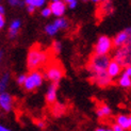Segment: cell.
<instances>
[{
	"mask_svg": "<svg viewBox=\"0 0 131 131\" xmlns=\"http://www.w3.org/2000/svg\"><path fill=\"white\" fill-rule=\"evenodd\" d=\"M51 61V53L40 45H33L27 54V68L29 70H36L45 67Z\"/></svg>",
	"mask_w": 131,
	"mask_h": 131,
	"instance_id": "obj_1",
	"label": "cell"
},
{
	"mask_svg": "<svg viewBox=\"0 0 131 131\" xmlns=\"http://www.w3.org/2000/svg\"><path fill=\"white\" fill-rule=\"evenodd\" d=\"M112 58L109 54H96L93 53L90 58V61L86 65V70L90 75H94L102 71H107Z\"/></svg>",
	"mask_w": 131,
	"mask_h": 131,
	"instance_id": "obj_2",
	"label": "cell"
},
{
	"mask_svg": "<svg viewBox=\"0 0 131 131\" xmlns=\"http://www.w3.org/2000/svg\"><path fill=\"white\" fill-rule=\"evenodd\" d=\"M44 77L50 83H59L64 77V67L63 65L56 60L50 61L44 67Z\"/></svg>",
	"mask_w": 131,
	"mask_h": 131,
	"instance_id": "obj_3",
	"label": "cell"
},
{
	"mask_svg": "<svg viewBox=\"0 0 131 131\" xmlns=\"http://www.w3.org/2000/svg\"><path fill=\"white\" fill-rule=\"evenodd\" d=\"M44 80L45 77L43 71H41L40 69L30 70L29 74L27 75V79L24 83L23 89L26 92H34L43 85Z\"/></svg>",
	"mask_w": 131,
	"mask_h": 131,
	"instance_id": "obj_4",
	"label": "cell"
},
{
	"mask_svg": "<svg viewBox=\"0 0 131 131\" xmlns=\"http://www.w3.org/2000/svg\"><path fill=\"white\" fill-rule=\"evenodd\" d=\"M114 47L113 40L108 35H100L97 38L94 46V53L96 54H110Z\"/></svg>",
	"mask_w": 131,
	"mask_h": 131,
	"instance_id": "obj_5",
	"label": "cell"
},
{
	"mask_svg": "<svg viewBox=\"0 0 131 131\" xmlns=\"http://www.w3.org/2000/svg\"><path fill=\"white\" fill-rule=\"evenodd\" d=\"M112 59L118 62L123 67L131 65V46H124L121 48H116Z\"/></svg>",
	"mask_w": 131,
	"mask_h": 131,
	"instance_id": "obj_6",
	"label": "cell"
},
{
	"mask_svg": "<svg viewBox=\"0 0 131 131\" xmlns=\"http://www.w3.org/2000/svg\"><path fill=\"white\" fill-rule=\"evenodd\" d=\"M90 80L93 82L95 85L99 88H108L113 83V79L111 78L107 71H102V73H98L94 75H90Z\"/></svg>",
	"mask_w": 131,
	"mask_h": 131,
	"instance_id": "obj_7",
	"label": "cell"
},
{
	"mask_svg": "<svg viewBox=\"0 0 131 131\" xmlns=\"http://www.w3.org/2000/svg\"><path fill=\"white\" fill-rule=\"evenodd\" d=\"M14 108V98L9 92H0V109L4 113L12 112Z\"/></svg>",
	"mask_w": 131,
	"mask_h": 131,
	"instance_id": "obj_8",
	"label": "cell"
},
{
	"mask_svg": "<svg viewBox=\"0 0 131 131\" xmlns=\"http://www.w3.org/2000/svg\"><path fill=\"white\" fill-rule=\"evenodd\" d=\"M49 6L51 9L52 15L54 17H63L65 12H66L67 9V3L64 1V0H61V1H57V2H50Z\"/></svg>",
	"mask_w": 131,
	"mask_h": 131,
	"instance_id": "obj_9",
	"label": "cell"
},
{
	"mask_svg": "<svg viewBox=\"0 0 131 131\" xmlns=\"http://www.w3.org/2000/svg\"><path fill=\"white\" fill-rule=\"evenodd\" d=\"M58 99V84L50 83L45 94V100L48 104H54Z\"/></svg>",
	"mask_w": 131,
	"mask_h": 131,
	"instance_id": "obj_10",
	"label": "cell"
},
{
	"mask_svg": "<svg viewBox=\"0 0 131 131\" xmlns=\"http://www.w3.org/2000/svg\"><path fill=\"white\" fill-rule=\"evenodd\" d=\"M123 69H124V67L122 66V65H121L118 62H116L115 60H113V59H112V61L110 62L109 66H108L107 73H108V75L114 80V79L118 78V77L122 75Z\"/></svg>",
	"mask_w": 131,
	"mask_h": 131,
	"instance_id": "obj_11",
	"label": "cell"
},
{
	"mask_svg": "<svg viewBox=\"0 0 131 131\" xmlns=\"http://www.w3.org/2000/svg\"><path fill=\"white\" fill-rule=\"evenodd\" d=\"M21 28V20L20 19H13L9 25V29H8V37L10 40H15L19 34V30Z\"/></svg>",
	"mask_w": 131,
	"mask_h": 131,
	"instance_id": "obj_12",
	"label": "cell"
},
{
	"mask_svg": "<svg viewBox=\"0 0 131 131\" xmlns=\"http://www.w3.org/2000/svg\"><path fill=\"white\" fill-rule=\"evenodd\" d=\"M113 40V45H114V48H121L124 47V46L127 45V40H128V36H127V32L125 31V29L119 31L118 33H116V35L112 38Z\"/></svg>",
	"mask_w": 131,
	"mask_h": 131,
	"instance_id": "obj_13",
	"label": "cell"
},
{
	"mask_svg": "<svg viewBox=\"0 0 131 131\" xmlns=\"http://www.w3.org/2000/svg\"><path fill=\"white\" fill-rule=\"evenodd\" d=\"M96 115L98 118H107V117L112 115V109L107 103L99 104L96 109Z\"/></svg>",
	"mask_w": 131,
	"mask_h": 131,
	"instance_id": "obj_14",
	"label": "cell"
},
{
	"mask_svg": "<svg viewBox=\"0 0 131 131\" xmlns=\"http://www.w3.org/2000/svg\"><path fill=\"white\" fill-rule=\"evenodd\" d=\"M115 123L117 124V125L122 126L126 131L131 130L130 119H129V114H124V113H122V114L116 115V117H115Z\"/></svg>",
	"mask_w": 131,
	"mask_h": 131,
	"instance_id": "obj_15",
	"label": "cell"
},
{
	"mask_svg": "<svg viewBox=\"0 0 131 131\" xmlns=\"http://www.w3.org/2000/svg\"><path fill=\"white\" fill-rule=\"evenodd\" d=\"M117 84L122 89H125V90L131 89V77L122 73V75L117 78Z\"/></svg>",
	"mask_w": 131,
	"mask_h": 131,
	"instance_id": "obj_16",
	"label": "cell"
},
{
	"mask_svg": "<svg viewBox=\"0 0 131 131\" xmlns=\"http://www.w3.org/2000/svg\"><path fill=\"white\" fill-rule=\"evenodd\" d=\"M11 81V74L10 71H3L1 78H0V92H5L8 89Z\"/></svg>",
	"mask_w": 131,
	"mask_h": 131,
	"instance_id": "obj_17",
	"label": "cell"
},
{
	"mask_svg": "<svg viewBox=\"0 0 131 131\" xmlns=\"http://www.w3.org/2000/svg\"><path fill=\"white\" fill-rule=\"evenodd\" d=\"M54 25L58 27V29L62 31V30H67L69 28V26H70V23L67 18H65L64 16L63 17H58L56 18L54 20H53Z\"/></svg>",
	"mask_w": 131,
	"mask_h": 131,
	"instance_id": "obj_18",
	"label": "cell"
},
{
	"mask_svg": "<svg viewBox=\"0 0 131 131\" xmlns=\"http://www.w3.org/2000/svg\"><path fill=\"white\" fill-rule=\"evenodd\" d=\"M44 31H45V33L47 34L48 36L53 37L54 35H57V34H58V32L60 31V30L58 29V27L54 25V23L52 21V23H49V24H47V25L45 26Z\"/></svg>",
	"mask_w": 131,
	"mask_h": 131,
	"instance_id": "obj_19",
	"label": "cell"
},
{
	"mask_svg": "<svg viewBox=\"0 0 131 131\" xmlns=\"http://www.w3.org/2000/svg\"><path fill=\"white\" fill-rule=\"evenodd\" d=\"M100 11L102 13V15H111L112 13L114 12V6L113 4L111 3V1H108V2H104L102 3V5L100 6Z\"/></svg>",
	"mask_w": 131,
	"mask_h": 131,
	"instance_id": "obj_20",
	"label": "cell"
},
{
	"mask_svg": "<svg viewBox=\"0 0 131 131\" xmlns=\"http://www.w3.org/2000/svg\"><path fill=\"white\" fill-rule=\"evenodd\" d=\"M47 0H25L26 5H32L35 9H43L46 5Z\"/></svg>",
	"mask_w": 131,
	"mask_h": 131,
	"instance_id": "obj_21",
	"label": "cell"
},
{
	"mask_svg": "<svg viewBox=\"0 0 131 131\" xmlns=\"http://www.w3.org/2000/svg\"><path fill=\"white\" fill-rule=\"evenodd\" d=\"M62 48H63V46H62V43H61L60 41L54 40L53 42H52V44H51V52H52L53 54H54V53H56V54L61 53Z\"/></svg>",
	"mask_w": 131,
	"mask_h": 131,
	"instance_id": "obj_22",
	"label": "cell"
},
{
	"mask_svg": "<svg viewBox=\"0 0 131 131\" xmlns=\"http://www.w3.org/2000/svg\"><path fill=\"white\" fill-rule=\"evenodd\" d=\"M6 2L12 8H19V6H24L25 4V0H6Z\"/></svg>",
	"mask_w": 131,
	"mask_h": 131,
	"instance_id": "obj_23",
	"label": "cell"
},
{
	"mask_svg": "<svg viewBox=\"0 0 131 131\" xmlns=\"http://www.w3.org/2000/svg\"><path fill=\"white\" fill-rule=\"evenodd\" d=\"M27 75H28V74H19V75H17V77L15 78V81H16L17 85H19V86L23 88L26 79H27Z\"/></svg>",
	"mask_w": 131,
	"mask_h": 131,
	"instance_id": "obj_24",
	"label": "cell"
},
{
	"mask_svg": "<svg viewBox=\"0 0 131 131\" xmlns=\"http://www.w3.org/2000/svg\"><path fill=\"white\" fill-rule=\"evenodd\" d=\"M52 15V12H51V9L49 5H46L41 10V16L44 17V18H49L50 16Z\"/></svg>",
	"mask_w": 131,
	"mask_h": 131,
	"instance_id": "obj_25",
	"label": "cell"
},
{
	"mask_svg": "<svg viewBox=\"0 0 131 131\" xmlns=\"http://www.w3.org/2000/svg\"><path fill=\"white\" fill-rule=\"evenodd\" d=\"M125 31L127 32V36H128L127 46H131V27H127V28H125Z\"/></svg>",
	"mask_w": 131,
	"mask_h": 131,
	"instance_id": "obj_26",
	"label": "cell"
},
{
	"mask_svg": "<svg viewBox=\"0 0 131 131\" xmlns=\"http://www.w3.org/2000/svg\"><path fill=\"white\" fill-rule=\"evenodd\" d=\"M36 127L40 129V130H43V129L46 127V123H45L44 121H42V119H38V121L36 122Z\"/></svg>",
	"mask_w": 131,
	"mask_h": 131,
	"instance_id": "obj_27",
	"label": "cell"
},
{
	"mask_svg": "<svg viewBox=\"0 0 131 131\" xmlns=\"http://www.w3.org/2000/svg\"><path fill=\"white\" fill-rule=\"evenodd\" d=\"M123 74H125L129 77H131V65H128V66H125L123 69Z\"/></svg>",
	"mask_w": 131,
	"mask_h": 131,
	"instance_id": "obj_28",
	"label": "cell"
},
{
	"mask_svg": "<svg viewBox=\"0 0 131 131\" xmlns=\"http://www.w3.org/2000/svg\"><path fill=\"white\" fill-rule=\"evenodd\" d=\"M112 128H113V130L114 131H126L125 129H124L122 126H119V125H117L116 123H114L113 125H112Z\"/></svg>",
	"mask_w": 131,
	"mask_h": 131,
	"instance_id": "obj_29",
	"label": "cell"
},
{
	"mask_svg": "<svg viewBox=\"0 0 131 131\" xmlns=\"http://www.w3.org/2000/svg\"><path fill=\"white\" fill-rule=\"evenodd\" d=\"M26 9H27V12L29 13V14H33V13L37 10V9H35L34 6H32V5H26Z\"/></svg>",
	"mask_w": 131,
	"mask_h": 131,
	"instance_id": "obj_30",
	"label": "cell"
},
{
	"mask_svg": "<svg viewBox=\"0 0 131 131\" xmlns=\"http://www.w3.org/2000/svg\"><path fill=\"white\" fill-rule=\"evenodd\" d=\"M5 25H6V23H5V18H4V16H1V15H0V29H3V28L5 27Z\"/></svg>",
	"mask_w": 131,
	"mask_h": 131,
	"instance_id": "obj_31",
	"label": "cell"
},
{
	"mask_svg": "<svg viewBox=\"0 0 131 131\" xmlns=\"http://www.w3.org/2000/svg\"><path fill=\"white\" fill-rule=\"evenodd\" d=\"M67 6H68V9L69 10H75L77 6H78V1H74V2H70V3H68L67 4Z\"/></svg>",
	"mask_w": 131,
	"mask_h": 131,
	"instance_id": "obj_32",
	"label": "cell"
},
{
	"mask_svg": "<svg viewBox=\"0 0 131 131\" xmlns=\"http://www.w3.org/2000/svg\"><path fill=\"white\" fill-rule=\"evenodd\" d=\"M0 131H13L11 128H9L8 126H5V125H3V124H1L0 125Z\"/></svg>",
	"mask_w": 131,
	"mask_h": 131,
	"instance_id": "obj_33",
	"label": "cell"
},
{
	"mask_svg": "<svg viewBox=\"0 0 131 131\" xmlns=\"http://www.w3.org/2000/svg\"><path fill=\"white\" fill-rule=\"evenodd\" d=\"M4 14H5V8L3 6V4H1L0 5V15L4 16Z\"/></svg>",
	"mask_w": 131,
	"mask_h": 131,
	"instance_id": "obj_34",
	"label": "cell"
},
{
	"mask_svg": "<svg viewBox=\"0 0 131 131\" xmlns=\"http://www.w3.org/2000/svg\"><path fill=\"white\" fill-rule=\"evenodd\" d=\"M93 131H107V127L106 128H104V127H97Z\"/></svg>",
	"mask_w": 131,
	"mask_h": 131,
	"instance_id": "obj_35",
	"label": "cell"
},
{
	"mask_svg": "<svg viewBox=\"0 0 131 131\" xmlns=\"http://www.w3.org/2000/svg\"><path fill=\"white\" fill-rule=\"evenodd\" d=\"M90 1H92L93 3H100L101 0H90Z\"/></svg>",
	"mask_w": 131,
	"mask_h": 131,
	"instance_id": "obj_36",
	"label": "cell"
},
{
	"mask_svg": "<svg viewBox=\"0 0 131 131\" xmlns=\"http://www.w3.org/2000/svg\"><path fill=\"white\" fill-rule=\"evenodd\" d=\"M64 1H65V2H66V3L68 4V3H70V2H74V1H77V0H64Z\"/></svg>",
	"mask_w": 131,
	"mask_h": 131,
	"instance_id": "obj_37",
	"label": "cell"
},
{
	"mask_svg": "<svg viewBox=\"0 0 131 131\" xmlns=\"http://www.w3.org/2000/svg\"><path fill=\"white\" fill-rule=\"evenodd\" d=\"M107 131H114L112 127H107Z\"/></svg>",
	"mask_w": 131,
	"mask_h": 131,
	"instance_id": "obj_38",
	"label": "cell"
},
{
	"mask_svg": "<svg viewBox=\"0 0 131 131\" xmlns=\"http://www.w3.org/2000/svg\"><path fill=\"white\" fill-rule=\"evenodd\" d=\"M0 52H1V53H0V58H2V56H3V49H1V51H0Z\"/></svg>",
	"mask_w": 131,
	"mask_h": 131,
	"instance_id": "obj_39",
	"label": "cell"
},
{
	"mask_svg": "<svg viewBox=\"0 0 131 131\" xmlns=\"http://www.w3.org/2000/svg\"><path fill=\"white\" fill-rule=\"evenodd\" d=\"M110 1V0H101V3H104V2H108Z\"/></svg>",
	"mask_w": 131,
	"mask_h": 131,
	"instance_id": "obj_40",
	"label": "cell"
},
{
	"mask_svg": "<svg viewBox=\"0 0 131 131\" xmlns=\"http://www.w3.org/2000/svg\"><path fill=\"white\" fill-rule=\"evenodd\" d=\"M57 1H61V0H50V2H57Z\"/></svg>",
	"mask_w": 131,
	"mask_h": 131,
	"instance_id": "obj_41",
	"label": "cell"
},
{
	"mask_svg": "<svg viewBox=\"0 0 131 131\" xmlns=\"http://www.w3.org/2000/svg\"><path fill=\"white\" fill-rule=\"evenodd\" d=\"M129 119H130V125H131V114H129Z\"/></svg>",
	"mask_w": 131,
	"mask_h": 131,
	"instance_id": "obj_42",
	"label": "cell"
},
{
	"mask_svg": "<svg viewBox=\"0 0 131 131\" xmlns=\"http://www.w3.org/2000/svg\"><path fill=\"white\" fill-rule=\"evenodd\" d=\"M81 1H83V2H88V1H90V0H81Z\"/></svg>",
	"mask_w": 131,
	"mask_h": 131,
	"instance_id": "obj_43",
	"label": "cell"
}]
</instances>
